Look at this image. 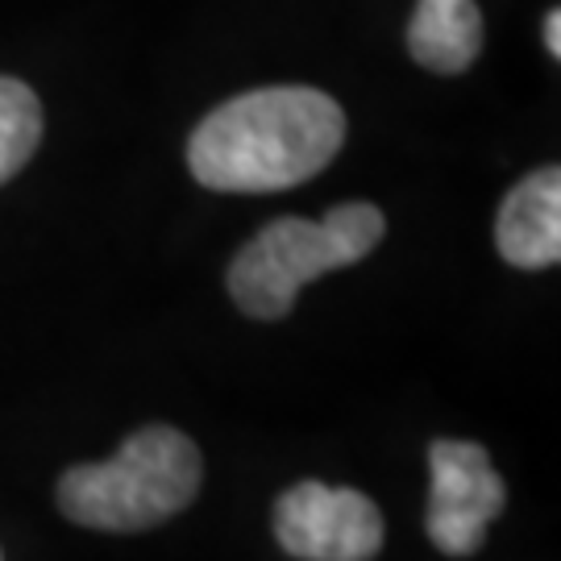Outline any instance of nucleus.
Wrapping results in <instances>:
<instances>
[{
    "instance_id": "obj_1",
    "label": "nucleus",
    "mask_w": 561,
    "mask_h": 561,
    "mask_svg": "<svg viewBox=\"0 0 561 561\" xmlns=\"http://www.w3.org/2000/svg\"><path fill=\"white\" fill-rule=\"evenodd\" d=\"M345 141V113L317 88H259L225 101L187 141L192 175L213 192H283L321 175Z\"/></svg>"
},
{
    "instance_id": "obj_2",
    "label": "nucleus",
    "mask_w": 561,
    "mask_h": 561,
    "mask_svg": "<svg viewBox=\"0 0 561 561\" xmlns=\"http://www.w3.org/2000/svg\"><path fill=\"white\" fill-rule=\"evenodd\" d=\"M204 479L201 449L180 428L150 424L96 466H71L59 479L62 516L96 533H146L180 516Z\"/></svg>"
},
{
    "instance_id": "obj_3",
    "label": "nucleus",
    "mask_w": 561,
    "mask_h": 561,
    "mask_svg": "<svg viewBox=\"0 0 561 561\" xmlns=\"http://www.w3.org/2000/svg\"><path fill=\"white\" fill-rule=\"evenodd\" d=\"M387 233V221L375 204L354 201L329 208L321 221L279 217L245 241L229 266V296L254 321H283L300 287L329 271L362 262Z\"/></svg>"
},
{
    "instance_id": "obj_4",
    "label": "nucleus",
    "mask_w": 561,
    "mask_h": 561,
    "mask_svg": "<svg viewBox=\"0 0 561 561\" xmlns=\"http://www.w3.org/2000/svg\"><path fill=\"white\" fill-rule=\"evenodd\" d=\"M382 512L350 486L296 482L275 503V537L300 561H370L382 549Z\"/></svg>"
},
{
    "instance_id": "obj_5",
    "label": "nucleus",
    "mask_w": 561,
    "mask_h": 561,
    "mask_svg": "<svg viewBox=\"0 0 561 561\" xmlns=\"http://www.w3.org/2000/svg\"><path fill=\"white\" fill-rule=\"evenodd\" d=\"M433 491L424 512V533L445 558H470L486 541V524L507 507V486L491 454L474 442H433Z\"/></svg>"
},
{
    "instance_id": "obj_6",
    "label": "nucleus",
    "mask_w": 561,
    "mask_h": 561,
    "mask_svg": "<svg viewBox=\"0 0 561 561\" xmlns=\"http://www.w3.org/2000/svg\"><path fill=\"white\" fill-rule=\"evenodd\" d=\"M495 245L503 262L520 271H545L561 259V171L541 167L503 196Z\"/></svg>"
},
{
    "instance_id": "obj_7",
    "label": "nucleus",
    "mask_w": 561,
    "mask_h": 561,
    "mask_svg": "<svg viewBox=\"0 0 561 561\" xmlns=\"http://www.w3.org/2000/svg\"><path fill=\"white\" fill-rule=\"evenodd\" d=\"M408 55L437 71L461 76L482 55V13L474 0H416L408 21Z\"/></svg>"
},
{
    "instance_id": "obj_8",
    "label": "nucleus",
    "mask_w": 561,
    "mask_h": 561,
    "mask_svg": "<svg viewBox=\"0 0 561 561\" xmlns=\"http://www.w3.org/2000/svg\"><path fill=\"white\" fill-rule=\"evenodd\" d=\"M42 141V104L34 88L0 76V183L13 180Z\"/></svg>"
},
{
    "instance_id": "obj_9",
    "label": "nucleus",
    "mask_w": 561,
    "mask_h": 561,
    "mask_svg": "<svg viewBox=\"0 0 561 561\" xmlns=\"http://www.w3.org/2000/svg\"><path fill=\"white\" fill-rule=\"evenodd\" d=\"M545 46L553 59L561 55V9H549V18H545Z\"/></svg>"
}]
</instances>
